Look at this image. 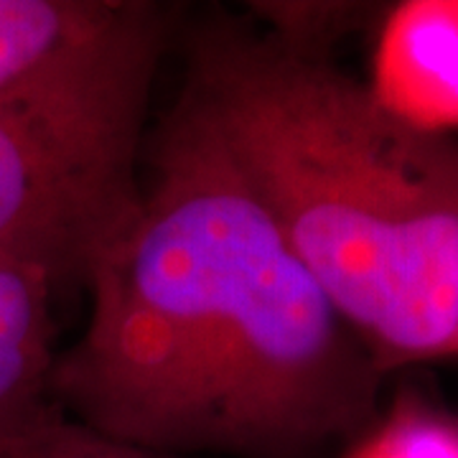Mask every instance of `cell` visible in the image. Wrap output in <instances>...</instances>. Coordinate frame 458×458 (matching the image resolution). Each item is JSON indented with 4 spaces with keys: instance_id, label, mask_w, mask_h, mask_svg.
Here are the masks:
<instances>
[{
    "instance_id": "1",
    "label": "cell",
    "mask_w": 458,
    "mask_h": 458,
    "mask_svg": "<svg viewBox=\"0 0 458 458\" xmlns=\"http://www.w3.org/2000/svg\"><path fill=\"white\" fill-rule=\"evenodd\" d=\"M51 397L164 456L311 458L377 412L382 369L183 102L128 216L84 270Z\"/></svg>"
},
{
    "instance_id": "4",
    "label": "cell",
    "mask_w": 458,
    "mask_h": 458,
    "mask_svg": "<svg viewBox=\"0 0 458 458\" xmlns=\"http://www.w3.org/2000/svg\"><path fill=\"white\" fill-rule=\"evenodd\" d=\"M135 199L138 191H117L41 132L0 114V250L82 280Z\"/></svg>"
},
{
    "instance_id": "5",
    "label": "cell",
    "mask_w": 458,
    "mask_h": 458,
    "mask_svg": "<svg viewBox=\"0 0 458 458\" xmlns=\"http://www.w3.org/2000/svg\"><path fill=\"white\" fill-rule=\"evenodd\" d=\"M59 283L47 262L0 250V456L64 415L51 397Z\"/></svg>"
},
{
    "instance_id": "7",
    "label": "cell",
    "mask_w": 458,
    "mask_h": 458,
    "mask_svg": "<svg viewBox=\"0 0 458 458\" xmlns=\"http://www.w3.org/2000/svg\"><path fill=\"white\" fill-rule=\"evenodd\" d=\"M346 458H458V418L420 394H400Z\"/></svg>"
},
{
    "instance_id": "10",
    "label": "cell",
    "mask_w": 458,
    "mask_h": 458,
    "mask_svg": "<svg viewBox=\"0 0 458 458\" xmlns=\"http://www.w3.org/2000/svg\"><path fill=\"white\" fill-rule=\"evenodd\" d=\"M456 357H458V316H456Z\"/></svg>"
},
{
    "instance_id": "6",
    "label": "cell",
    "mask_w": 458,
    "mask_h": 458,
    "mask_svg": "<svg viewBox=\"0 0 458 458\" xmlns=\"http://www.w3.org/2000/svg\"><path fill=\"white\" fill-rule=\"evenodd\" d=\"M372 95L426 132L458 128V0H408L382 21Z\"/></svg>"
},
{
    "instance_id": "8",
    "label": "cell",
    "mask_w": 458,
    "mask_h": 458,
    "mask_svg": "<svg viewBox=\"0 0 458 458\" xmlns=\"http://www.w3.org/2000/svg\"><path fill=\"white\" fill-rule=\"evenodd\" d=\"M252 8L267 23L265 33L280 44L321 56L367 13L357 3H258Z\"/></svg>"
},
{
    "instance_id": "2",
    "label": "cell",
    "mask_w": 458,
    "mask_h": 458,
    "mask_svg": "<svg viewBox=\"0 0 458 458\" xmlns=\"http://www.w3.org/2000/svg\"><path fill=\"white\" fill-rule=\"evenodd\" d=\"M181 102L382 375L456 357V138L403 123L369 84L270 33H204Z\"/></svg>"
},
{
    "instance_id": "9",
    "label": "cell",
    "mask_w": 458,
    "mask_h": 458,
    "mask_svg": "<svg viewBox=\"0 0 458 458\" xmlns=\"http://www.w3.org/2000/svg\"><path fill=\"white\" fill-rule=\"evenodd\" d=\"M0 458H179L153 454L143 448H132L123 443L99 438L82 426L72 423L69 418H59L47 430L33 436L31 441L18 445L16 451Z\"/></svg>"
},
{
    "instance_id": "3",
    "label": "cell",
    "mask_w": 458,
    "mask_h": 458,
    "mask_svg": "<svg viewBox=\"0 0 458 458\" xmlns=\"http://www.w3.org/2000/svg\"><path fill=\"white\" fill-rule=\"evenodd\" d=\"M168 31L171 8L150 0H0V114L135 194Z\"/></svg>"
}]
</instances>
